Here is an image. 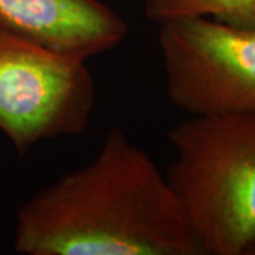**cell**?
Listing matches in <instances>:
<instances>
[{"label":"cell","instance_id":"5b68a950","mask_svg":"<svg viewBox=\"0 0 255 255\" xmlns=\"http://www.w3.org/2000/svg\"><path fill=\"white\" fill-rule=\"evenodd\" d=\"M0 27L84 63L118 47L129 30L101 0H0Z\"/></svg>","mask_w":255,"mask_h":255},{"label":"cell","instance_id":"52a82bcc","mask_svg":"<svg viewBox=\"0 0 255 255\" xmlns=\"http://www.w3.org/2000/svg\"><path fill=\"white\" fill-rule=\"evenodd\" d=\"M246 255H255V241L253 243V244H251V246L248 247Z\"/></svg>","mask_w":255,"mask_h":255},{"label":"cell","instance_id":"3957f363","mask_svg":"<svg viewBox=\"0 0 255 255\" xmlns=\"http://www.w3.org/2000/svg\"><path fill=\"white\" fill-rule=\"evenodd\" d=\"M94 107L95 82L84 61L0 27V130L20 155L41 140L82 133Z\"/></svg>","mask_w":255,"mask_h":255},{"label":"cell","instance_id":"8992f818","mask_svg":"<svg viewBox=\"0 0 255 255\" xmlns=\"http://www.w3.org/2000/svg\"><path fill=\"white\" fill-rule=\"evenodd\" d=\"M145 14L157 24L172 18L200 16L255 28V0H146Z\"/></svg>","mask_w":255,"mask_h":255},{"label":"cell","instance_id":"277c9868","mask_svg":"<svg viewBox=\"0 0 255 255\" xmlns=\"http://www.w3.org/2000/svg\"><path fill=\"white\" fill-rule=\"evenodd\" d=\"M166 94L191 117L255 112V28L214 18L159 24Z\"/></svg>","mask_w":255,"mask_h":255},{"label":"cell","instance_id":"7a4b0ae2","mask_svg":"<svg viewBox=\"0 0 255 255\" xmlns=\"http://www.w3.org/2000/svg\"><path fill=\"white\" fill-rule=\"evenodd\" d=\"M166 179L201 254L246 255L255 241V112L191 117L167 133Z\"/></svg>","mask_w":255,"mask_h":255},{"label":"cell","instance_id":"6da1fadb","mask_svg":"<svg viewBox=\"0 0 255 255\" xmlns=\"http://www.w3.org/2000/svg\"><path fill=\"white\" fill-rule=\"evenodd\" d=\"M14 251L203 255L166 174L117 125L90 163L61 176L20 207Z\"/></svg>","mask_w":255,"mask_h":255}]
</instances>
